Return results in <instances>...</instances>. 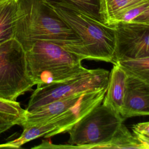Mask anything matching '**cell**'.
<instances>
[{
	"mask_svg": "<svg viewBox=\"0 0 149 149\" xmlns=\"http://www.w3.org/2000/svg\"><path fill=\"white\" fill-rule=\"evenodd\" d=\"M14 38L26 51L37 40L63 46L83 59L81 38L43 0H17Z\"/></svg>",
	"mask_w": 149,
	"mask_h": 149,
	"instance_id": "cell-1",
	"label": "cell"
},
{
	"mask_svg": "<svg viewBox=\"0 0 149 149\" xmlns=\"http://www.w3.org/2000/svg\"><path fill=\"white\" fill-rule=\"evenodd\" d=\"M29 74L38 87L59 82L87 72L83 60L63 46L37 40L24 51Z\"/></svg>",
	"mask_w": 149,
	"mask_h": 149,
	"instance_id": "cell-2",
	"label": "cell"
},
{
	"mask_svg": "<svg viewBox=\"0 0 149 149\" xmlns=\"http://www.w3.org/2000/svg\"><path fill=\"white\" fill-rule=\"evenodd\" d=\"M50 6L82 40L84 59L115 63V36L113 26L65 7Z\"/></svg>",
	"mask_w": 149,
	"mask_h": 149,
	"instance_id": "cell-3",
	"label": "cell"
},
{
	"mask_svg": "<svg viewBox=\"0 0 149 149\" xmlns=\"http://www.w3.org/2000/svg\"><path fill=\"white\" fill-rule=\"evenodd\" d=\"M124 119L120 114L100 104L79 120L68 132V144L55 146L45 141L38 148H106Z\"/></svg>",
	"mask_w": 149,
	"mask_h": 149,
	"instance_id": "cell-4",
	"label": "cell"
},
{
	"mask_svg": "<svg viewBox=\"0 0 149 149\" xmlns=\"http://www.w3.org/2000/svg\"><path fill=\"white\" fill-rule=\"evenodd\" d=\"M35 84L27 70L26 54L15 38L0 45V98L16 101Z\"/></svg>",
	"mask_w": 149,
	"mask_h": 149,
	"instance_id": "cell-5",
	"label": "cell"
},
{
	"mask_svg": "<svg viewBox=\"0 0 149 149\" xmlns=\"http://www.w3.org/2000/svg\"><path fill=\"white\" fill-rule=\"evenodd\" d=\"M109 71L104 69H89L82 74L65 81L37 87L25 109L32 111L52 101L87 91L107 87Z\"/></svg>",
	"mask_w": 149,
	"mask_h": 149,
	"instance_id": "cell-6",
	"label": "cell"
},
{
	"mask_svg": "<svg viewBox=\"0 0 149 149\" xmlns=\"http://www.w3.org/2000/svg\"><path fill=\"white\" fill-rule=\"evenodd\" d=\"M106 91L107 87L103 88L95 96L76 108L36 125L24 127L21 135L18 138L5 143V147L20 148L24 144L40 137L48 138L68 132L79 120L102 103Z\"/></svg>",
	"mask_w": 149,
	"mask_h": 149,
	"instance_id": "cell-7",
	"label": "cell"
},
{
	"mask_svg": "<svg viewBox=\"0 0 149 149\" xmlns=\"http://www.w3.org/2000/svg\"><path fill=\"white\" fill-rule=\"evenodd\" d=\"M112 26L115 36V63L149 56V23L118 22Z\"/></svg>",
	"mask_w": 149,
	"mask_h": 149,
	"instance_id": "cell-8",
	"label": "cell"
},
{
	"mask_svg": "<svg viewBox=\"0 0 149 149\" xmlns=\"http://www.w3.org/2000/svg\"><path fill=\"white\" fill-rule=\"evenodd\" d=\"M149 114V83L127 76L120 115L127 118Z\"/></svg>",
	"mask_w": 149,
	"mask_h": 149,
	"instance_id": "cell-9",
	"label": "cell"
},
{
	"mask_svg": "<svg viewBox=\"0 0 149 149\" xmlns=\"http://www.w3.org/2000/svg\"><path fill=\"white\" fill-rule=\"evenodd\" d=\"M113 65V68L109 73L107 91L102 102L120 114L126 90L127 74L118 63Z\"/></svg>",
	"mask_w": 149,
	"mask_h": 149,
	"instance_id": "cell-10",
	"label": "cell"
},
{
	"mask_svg": "<svg viewBox=\"0 0 149 149\" xmlns=\"http://www.w3.org/2000/svg\"><path fill=\"white\" fill-rule=\"evenodd\" d=\"M99 14L105 24L112 26L115 18L126 10L149 0H98Z\"/></svg>",
	"mask_w": 149,
	"mask_h": 149,
	"instance_id": "cell-11",
	"label": "cell"
},
{
	"mask_svg": "<svg viewBox=\"0 0 149 149\" xmlns=\"http://www.w3.org/2000/svg\"><path fill=\"white\" fill-rule=\"evenodd\" d=\"M17 0H8L0 5V45L14 38Z\"/></svg>",
	"mask_w": 149,
	"mask_h": 149,
	"instance_id": "cell-12",
	"label": "cell"
},
{
	"mask_svg": "<svg viewBox=\"0 0 149 149\" xmlns=\"http://www.w3.org/2000/svg\"><path fill=\"white\" fill-rule=\"evenodd\" d=\"M49 6L65 7L102 22L99 14L98 0H43Z\"/></svg>",
	"mask_w": 149,
	"mask_h": 149,
	"instance_id": "cell-13",
	"label": "cell"
},
{
	"mask_svg": "<svg viewBox=\"0 0 149 149\" xmlns=\"http://www.w3.org/2000/svg\"><path fill=\"white\" fill-rule=\"evenodd\" d=\"M127 76L149 83V56L117 62Z\"/></svg>",
	"mask_w": 149,
	"mask_h": 149,
	"instance_id": "cell-14",
	"label": "cell"
},
{
	"mask_svg": "<svg viewBox=\"0 0 149 149\" xmlns=\"http://www.w3.org/2000/svg\"><path fill=\"white\" fill-rule=\"evenodd\" d=\"M106 148L144 149L142 144L122 123L111 139L106 144Z\"/></svg>",
	"mask_w": 149,
	"mask_h": 149,
	"instance_id": "cell-15",
	"label": "cell"
},
{
	"mask_svg": "<svg viewBox=\"0 0 149 149\" xmlns=\"http://www.w3.org/2000/svg\"><path fill=\"white\" fill-rule=\"evenodd\" d=\"M26 110L16 101H9L0 98V118L22 126L26 120Z\"/></svg>",
	"mask_w": 149,
	"mask_h": 149,
	"instance_id": "cell-16",
	"label": "cell"
},
{
	"mask_svg": "<svg viewBox=\"0 0 149 149\" xmlns=\"http://www.w3.org/2000/svg\"><path fill=\"white\" fill-rule=\"evenodd\" d=\"M118 22L149 23V2H143L119 15L112 25Z\"/></svg>",
	"mask_w": 149,
	"mask_h": 149,
	"instance_id": "cell-17",
	"label": "cell"
},
{
	"mask_svg": "<svg viewBox=\"0 0 149 149\" xmlns=\"http://www.w3.org/2000/svg\"><path fill=\"white\" fill-rule=\"evenodd\" d=\"M133 134L142 144L144 149L149 148V122H141L132 127Z\"/></svg>",
	"mask_w": 149,
	"mask_h": 149,
	"instance_id": "cell-18",
	"label": "cell"
},
{
	"mask_svg": "<svg viewBox=\"0 0 149 149\" xmlns=\"http://www.w3.org/2000/svg\"><path fill=\"white\" fill-rule=\"evenodd\" d=\"M13 126L14 125L12 123L8 122L5 119L0 118V134L6 132Z\"/></svg>",
	"mask_w": 149,
	"mask_h": 149,
	"instance_id": "cell-19",
	"label": "cell"
},
{
	"mask_svg": "<svg viewBox=\"0 0 149 149\" xmlns=\"http://www.w3.org/2000/svg\"><path fill=\"white\" fill-rule=\"evenodd\" d=\"M6 1H8V0H0V5L1 4H2L3 3H4L5 2H6Z\"/></svg>",
	"mask_w": 149,
	"mask_h": 149,
	"instance_id": "cell-20",
	"label": "cell"
},
{
	"mask_svg": "<svg viewBox=\"0 0 149 149\" xmlns=\"http://www.w3.org/2000/svg\"><path fill=\"white\" fill-rule=\"evenodd\" d=\"M3 144H0V148H2V147H3V145H2Z\"/></svg>",
	"mask_w": 149,
	"mask_h": 149,
	"instance_id": "cell-21",
	"label": "cell"
}]
</instances>
